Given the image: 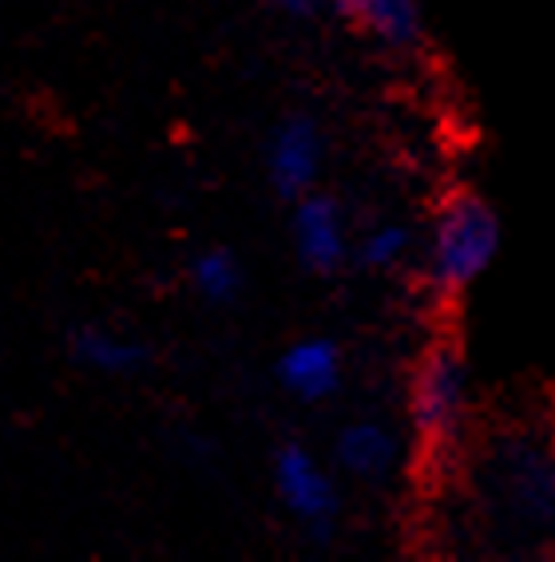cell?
<instances>
[{"label": "cell", "mask_w": 555, "mask_h": 562, "mask_svg": "<svg viewBox=\"0 0 555 562\" xmlns=\"http://www.w3.org/2000/svg\"><path fill=\"white\" fill-rule=\"evenodd\" d=\"M492 492L524 527H555V456L535 440H508L492 456Z\"/></svg>", "instance_id": "cell-4"}, {"label": "cell", "mask_w": 555, "mask_h": 562, "mask_svg": "<svg viewBox=\"0 0 555 562\" xmlns=\"http://www.w3.org/2000/svg\"><path fill=\"white\" fill-rule=\"evenodd\" d=\"M274 376L290 392L298 404H322L337 396L345 381V357L342 345L333 337H298L290 341L278 361H274Z\"/></svg>", "instance_id": "cell-7"}, {"label": "cell", "mask_w": 555, "mask_h": 562, "mask_svg": "<svg viewBox=\"0 0 555 562\" xmlns=\"http://www.w3.org/2000/svg\"><path fill=\"white\" fill-rule=\"evenodd\" d=\"M500 214L468 187H456L433 206L424 226L421 281L436 302H456L485 278L500 254Z\"/></svg>", "instance_id": "cell-1"}, {"label": "cell", "mask_w": 555, "mask_h": 562, "mask_svg": "<svg viewBox=\"0 0 555 562\" xmlns=\"http://www.w3.org/2000/svg\"><path fill=\"white\" fill-rule=\"evenodd\" d=\"M333 0H270V9H278L290 21H318Z\"/></svg>", "instance_id": "cell-13"}, {"label": "cell", "mask_w": 555, "mask_h": 562, "mask_svg": "<svg viewBox=\"0 0 555 562\" xmlns=\"http://www.w3.org/2000/svg\"><path fill=\"white\" fill-rule=\"evenodd\" d=\"M413 254V231L404 226V222H374V226H365L357 234V246H354V261L362 270H374L385 273L401 266L404 258Z\"/></svg>", "instance_id": "cell-12"}, {"label": "cell", "mask_w": 555, "mask_h": 562, "mask_svg": "<svg viewBox=\"0 0 555 562\" xmlns=\"http://www.w3.org/2000/svg\"><path fill=\"white\" fill-rule=\"evenodd\" d=\"M187 285L199 302L226 305L243 293V261L222 246H207L187 261Z\"/></svg>", "instance_id": "cell-11"}, {"label": "cell", "mask_w": 555, "mask_h": 562, "mask_svg": "<svg viewBox=\"0 0 555 562\" xmlns=\"http://www.w3.org/2000/svg\"><path fill=\"white\" fill-rule=\"evenodd\" d=\"M266 182L278 199L293 202L302 194L318 191L325 167V131L313 115L293 111L286 120H278L266 135Z\"/></svg>", "instance_id": "cell-5"}, {"label": "cell", "mask_w": 555, "mask_h": 562, "mask_svg": "<svg viewBox=\"0 0 555 562\" xmlns=\"http://www.w3.org/2000/svg\"><path fill=\"white\" fill-rule=\"evenodd\" d=\"M337 468H325L318 456L298 440H286L274 448L270 456V483L274 495L282 503V512L290 515L313 542H330L333 522L342 512V492L333 480Z\"/></svg>", "instance_id": "cell-3"}, {"label": "cell", "mask_w": 555, "mask_h": 562, "mask_svg": "<svg viewBox=\"0 0 555 562\" xmlns=\"http://www.w3.org/2000/svg\"><path fill=\"white\" fill-rule=\"evenodd\" d=\"M290 241L293 258L318 278H330L354 258V231L345 218L342 202L325 191H310L290 202Z\"/></svg>", "instance_id": "cell-6"}, {"label": "cell", "mask_w": 555, "mask_h": 562, "mask_svg": "<svg viewBox=\"0 0 555 562\" xmlns=\"http://www.w3.org/2000/svg\"><path fill=\"white\" fill-rule=\"evenodd\" d=\"M330 12L389 52H413L424 41L421 0H333Z\"/></svg>", "instance_id": "cell-9"}, {"label": "cell", "mask_w": 555, "mask_h": 562, "mask_svg": "<svg viewBox=\"0 0 555 562\" xmlns=\"http://www.w3.org/2000/svg\"><path fill=\"white\" fill-rule=\"evenodd\" d=\"M330 463L354 483H385L401 468V436L374 416L349 420L333 436Z\"/></svg>", "instance_id": "cell-8"}, {"label": "cell", "mask_w": 555, "mask_h": 562, "mask_svg": "<svg viewBox=\"0 0 555 562\" xmlns=\"http://www.w3.org/2000/svg\"><path fill=\"white\" fill-rule=\"evenodd\" d=\"M68 357L80 364L84 372H96V376H135L152 364V349L140 337H127L115 325L100 322H84L68 333Z\"/></svg>", "instance_id": "cell-10"}, {"label": "cell", "mask_w": 555, "mask_h": 562, "mask_svg": "<svg viewBox=\"0 0 555 562\" xmlns=\"http://www.w3.org/2000/svg\"><path fill=\"white\" fill-rule=\"evenodd\" d=\"M468 404H473V376L460 345L433 341L417 357L409 376V428L424 452H448L456 436L465 432Z\"/></svg>", "instance_id": "cell-2"}]
</instances>
